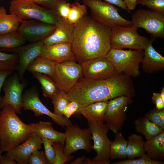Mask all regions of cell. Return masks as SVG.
<instances>
[{"label":"cell","instance_id":"1","mask_svg":"<svg viewBox=\"0 0 164 164\" xmlns=\"http://www.w3.org/2000/svg\"><path fill=\"white\" fill-rule=\"evenodd\" d=\"M67 94L70 101L77 103L79 109L92 103L121 96L132 98L135 91L131 77L120 73L103 80L81 77Z\"/></svg>","mask_w":164,"mask_h":164},{"label":"cell","instance_id":"2","mask_svg":"<svg viewBox=\"0 0 164 164\" xmlns=\"http://www.w3.org/2000/svg\"><path fill=\"white\" fill-rule=\"evenodd\" d=\"M111 29L86 15L74 25L72 49L75 60L80 64L105 56L111 48Z\"/></svg>","mask_w":164,"mask_h":164},{"label":"cell","instance_id":"3","mask_svg":"<svg viewBox=\"0 0 164 164\" xmlns=\"http://www.w3.org/2000/svg\"><path fill=\"white\" fill-rule=\"evenodd\" d=\"M33 132L31 124L23 122L10 105H5L0 114V143L7 152L25 142Z\"/></svg>","mask_w":164,"mask_h":164},{"label":"cell","instance_id":"4","mask_svg":"<svg viewBox=\"0 0 164 164\" xmlns=\"http://www.w3.org/2000/svg\"><path fill=\"white\" fill-rule=\"evenodd\" d=\"M9 11L23 20H36L54 25L60 17L56 10L39 6L33 0H12Z\"/></svg>","mask_w":164,"mask_h":164},{"label":"cell","instance_id":"5","mask_svg":"<svg viewBox=\"0 0 164 164\" xmlns=\"http://www.w3.org/2000/svg\"><path fill=\"white\" fill-rule=\"evenodd\" d=\"M143 56L142 50H123L111 48L105 56L118 73L136 77L140 74V64Z\"/></svg>","mask_w":164,"mask_h":164},{"label":"cell","instance_id":"6","mask_svg":"<svg viewBox=\"0 0 164 164\" xmlns=\"http://www.w3.org/2000/svg\"><path fill=\"white\" fill-rule=\"evenodd\" d=\"M82 2L90 9L91 17L101 25L111 29L118 26L130 27L133 25L132 21L119 14V9L114 5L102 0H82Z\"/></svg>","mask_w":164,"mask_h":164},{"label":"cell","instance_id":"7","mask_svg":"<svg viewBox=\"0 0 164 164\" xmlns=\"http://www.w3.org/2000/svg\"><path fill=\"white\" fill-rule=\"evenodd\" d=\"M87 125L93 140V150L96 152V155L91 160L85 158L84 164H109L110 150L112 141L108 136V127L104 122H88Z\"/></svg>","mask_w":164,"mask_h":164},{"label":"cell","instance_id":"8","mask_svg":"<svg viewBox=\"0 0 164 164\" xmlns=\"http://www.w3.org/2000/svg\"><path fill=\"white\" fill-rule=\"evenodd\" d=\"M137 29L133 25L130 27L118 26L111 28L110 38L111 48L143 50L149 40L146 37L139 35Z\"/></svg>","mask_w":164,"mask_h":164},{"label":"cell","instance_id":"9","mask_svg":"<svg viewBox=\"0 0 164 164\" xmlns=\"http://www.w3.org/2000/svg\"><path fill=\"white\" fill-rule=\"evenodd\" d=\"M131 21L137 29H144L153 38L164 39L163 15L151 10L139 9L133 13Z\"/></svg>","mask_w":164,"mask_h":164},{"label":"cell","instance_id":"10","mask_svg":"<svg viewBox=\"0 0 164 164\" xmlns=\"http://www.w3.org/2000/svg\"><path fill=\"white\" fill-rule=\"evenodd\" d=\"M64 154L69 156L79 150L90 153L92 150V136L88 128H82L77 124L67 126Z\"/></svg>","mask_w":164,"mask_h":164},{"label":"cell","instance_id":"11","mask_svg":"<svg viewBox=\"0 0 164 164\" xmlns=\"http://www.w3.org/2000/svg\"><path fill=\"white\" fill-rule=\"evenodd\" d=\"M82 76L81 65L72 60L56 63L52 79L60 91L67 94Z\"/></svg>","mask_w":164,"mask_h":164},{"label":"cell","instance_id":"12","mask_svg":"<svg viewBox=\"0 0 164 164\" xmlns=\"http://www.w3.org/2000/svg\"><path fill=\"white\" fill-rule=\"evenodd\" d=\"M132 98L121 96L110 100L104 118V122L115 133L120 130L127 119L128 106L132 102Z\"/></svg>","mask_w":164,"mask_h":164},{"label":"cell","instance_id":"13","mask_svg":"<svg viewBox=\"0 0 164 164\" xmlns=\"http://www.w3.org/2000/svg\"><path fill=\"white\" fill-rule=\"evenodd\" d=\"M22 106L25 110L32 111L35 116L46 115L50 117L54 122L62 126L67 127L72 124L69 118L57 116L43 104L39 98L38 90L35 87L28 89L22 94Z\"/></svg>","mask_w":164,"mask_h":164},{"label":"cell","instance_id":"14","mask_svg":"<svg viewBox=\"0 0 164 164\" xmlns=\"http://www.w3.org/2000/svg\"><path fill=\"white\" fill-rule=\"evenodd\" d=\"M27 83L26 80L24 79L21 82L17 73L8 77L2 87L4 94L0 103L1 109L5 105L9 104L14 108L17 114H20L22 108V93Z\"/></svg>","mask_w":164,"mask_h":164},{"label":"cell","instance_id":"15","mask_svg":"<svg viewBox=\"0 0 164 164\" xmlns=\"http://www.w3.org/2000/svg\"><path fill=\"white\" fill-rule=\"evenodd\" d=\"M80 65L82 76L87 78L96 80H105L118 74L105 56L88 60Z\"/></svg>","mask_w":164,"mask_h":164},{"label":"cell","instance_id":"16","mask_svg":"<svg viewBox=\"0 0 164 164\" xmlns=\"http://www.w3.org/2000/svg\"><path fill=\"white\" fill-rule=\"evenodd\" d=\"M44 45L43 40H41L14 48L0 49L18 55L19 62L16 70L21 82L23 80L24 73L29 65L36 58L40 56Z\"/></svg>","mask_w":164,"mask_h":164},{"label":"cell","instance_id":"17","mask_svg":"<svg viewBox=\"0 0 164 164\" xmlns=\"http://www.w3.org/2000/svg\"><path fill=\"white\" fill-rule=\"evenodd\" d=\"M55 25L34 19L23 20L17 31L30 43L44 39L54 31Z\"/></svg>","mask_w":164,"mask_h":164},{"label":"cell","instance_id":"18","mask_svg":"<svg viewBox=\"0 0 164 164\" xmlns=\"http://www.w3.org/2000/svg\"><path fill=\"white\" fill-rule=\"evenodd\" d=\"M42 138L35 132H32L24 142L6 152L5 154L18 164H27L29 156L34 151L42 148Z\"/></svg>","mask_w":164,"mask_h":164},{"label":"cell","instance_id":"19","mask_svg":"<svg viewBox=\"0 0 164 164\" xmlns=\"http://www.w3.org/2000/svg\"><path fill=\"white\" fill-rule=\"evenodd\" d=\"M54 32L43 40V44L50 46L60 43H72L74 25L60 17L55 25Z\"/></svg>","mask_w":164,"mask_h":164},{"label":"cell","instance_id":"20","mask_svg":"<svg viewBox=\"0 0 164 164\" xmlns=\"http://www.w3.org/2000/svg\"><path fill=\"white\" fill-rule=\"evenodd\" d=\"M155 39L152 37L149 40L143 50L142 67L143 71L149 74L162 71L164 69V57L156 51L152 45Z\"/></svg>","mask_w":164,"mask_h":164},{"label":"cell","instance_id":"21","mask_svg":"<svg viewBox=\"0 0 164 164\" xmlns=\"http://www.w3.org/2000/svg\"><path fill=\"white\" fill-rule=\"evenodd\" d=\"M40 56L47 58L56 63L75 60L71 43H60L50 46L44 45Z\"/></svg>","mask_w":164,"mask_h":164},{"label":"cell","instance_id":"22","mask_svg":"<svg viewBox=\"0 0 164 164\" xmlns=\"http://www.w3.org/2000/svg\"><path fill=\"white\" fill-rule=\"evenodd\" d=\"M108 103V100L95 102L79 109L76 113L82 114L88 123L104 122V116Z\"/></svg>","mask_w":164,"mask_h":164},{"label":"cell","instance_id":"23","mask_svg":"<svg viewBox=\"0 0 164 164\" xmlns=\"http://www.w3.org/2000/svg\"><path fill=\"white\" fill-rule=\"evenodd\" d=\"M33 132L36 133L41 138L49 140L53 142L64 144L66 134L55 130L50 121H40L37 123L31 124Z\"/></svg>","mask_w":164,"mask_h":164},{"label":"cell","instance_id":"24","mask_svg":"<svg viewBox=\"0 0 164 164\" xmlns=\"http://www.w3.org/2000/svg\"><path fill=\"white\" fill-rule=\"evenodd\" d=\"M144 147L146 154L151 159L157 161L164 159V131L159 135L146 139Z\"/></svg>","mask_w":164,"mask_h":164},{"label":"cell","instance_id":"25","mask_svg":"<svg viewBox=\"0 0 164 164\" xmlns=\"http://www.w3.org/2000/svg\"><path fill=\"white\" fill-rule=\"evenodd\" d=\"M23 20L14 14H7L5 8L0 6V35L17 31Z\"/></svg>","mask_w":164,"mask_h":164},{"label":"cell","instance_id":"26","mask_svg":"<svg viewBox=\"0 0 164 164\" xmlns=\"http://www.w3.org/2000/svg\"><path fill=\"white\" fill-rule=\"evenodd\" d=\"M56 64V63L47 58L39 56L31 62L27 70L31 73H43L52 79L54 74Z\"/></svg>","mask_w":164,"mask_h":164},{"label":"cell","instance_id":"27","mask_svg":"<svg viewBox=\"0 0 164 164\" xmlns=\"http://www.w3.org/2000/svg\"><path fill=\"white\" fill-rule=\"evenodd\" d=\"M134 123L136 132L143 135L146 139L154 137L164 131L145 116L136 119Z\"/></svg>","mask_w":164,"mask_h":164},{"label":"cell","instance_id":"28","mask_svg":"<svg viewBox=\"0 0 164 164\" xmlns=\"http://www.w3.org/2000/svg\"><path fill=\"white\" fill-rule=\"evenodd\" d=\"M128 139L126 149L127 159H134L145 154L144 147V142L141 135L133 134L128 137Z\"/></svg>","mask_w":164,"mask_h":164},{"label":"cell","instance_id":"29","mask_svg":"<svg viewBox=\"0 0 164 164\" xmlns=\"http://www.w3.org/2000/svg\"><path fill=\"white\" fill-rule=\"evenodd\" d=\"M41 86L43 95L52 99L60 91L57 85L48 75L39 73H31Z\"/></svg>","mask_w":164,"mask_h":164},{"label":"cell","instance_id":"30","mask_svg":"<svg viewBox=\"0 0 164 164\" xmlns=\"http://www.w3.org/2000/svg\"><path fill=\"white\" fill-rule=\"evenodd\" d=\"M128 142V140L125 139L121 132H118L116 133L114 140L112 142L110 146V159H126Z\"/></svg>","mask_w":164,"mask_h":164},{"label":"cell","instance_id":"31","mask_svg":"<svg viewBox=\"0 0 164 164\" xmlns=\"http://www.w3.org/2000/svg\"><path fill=\"white\" fill-rule=\"evenodd\" d=\"M27 40L17 31L0 35V49L13 48L25 45Z\"/></svg>","mask_w":164,"mask_h":164},{"label":"cell","instance_id":"32","mask_svg":"<svg viewBox=\"0 0 164 164\" xmlns=\"http://www.w3.org/2000/svg\"><path fill=\"white\" fill-rule=\"evenodd\" d=\"M19 62V57L17 54L0 52V71H15Z\"/></svg>","mask_w":164,"mask_h":164},{"label":"cell","instance_id":"33","mask_svg":"<svg viewBox=\"0 0 164 164\" xmlns=\"http://www.w3.org/2000/svg\"><path fill=\"white\" fill-rule=\"evenodd\" d=\"M87 13V6L84 4H80L79 2H75L71 4L67 20L70 23L74 25Z\"/></svg>","mask_w":164,"mask_h":164},{"label":"cell","instance_id":"34","mask_svg":"<svg viewBox=\"0 0 164 164\" xmlns=\"http://www.w3.org/2000/svg\"><path fill=\"white\" fill-rule=\"evenodd\" d=\"M52 100L54 106L53 113L60 117H64L63 110L70 102L67 94L60 91Z\"/></svg>","mask_w":164,"mask_h":164},{"label":"cell","instance_id":"35","mask_svg":"<svg viewBox=\"0 0 164 164\" xmlns=\"http://www.w3.org/2000/svg\"><path fill=\"white\" fill-rule=\"evenodd\" d=\"M145 117L164 130V109H152L145 114Z\"/></svg>","mask_w":164,"mask_h":164},{"label":"cell","instance_id":"36","mask_svg":"<svg viewBox=\"0 0 164 164\" xmlns=\"http://www.w3.org/2000/svg\"><path fill=\"white\" fill-rule=\"evenodd\" d=\"M53 145L55 150V162L54 164H63L70 161L73 158L72 155L67 156L63 153L64 144L59 142H53Z\"/></svg>","mask_w":164,"mask_h":164},{"label":"cell","instance_id":"37","mask_svg":"<svg viewBox=\"0 0 164 164\" xmlns=\"http://www.w3.org/2000/svg\"><path fill=\"white\" fill-rule=\"evenodd\" d=\"M138 159H128L112 162L113 164H163L162 161H157L150 158L146 154Z\"/></svg>","mask_w":164,"mask_h":164},{"label":"cell","instance_id":"38","mask_svg":"<svg viewBox=\"0 0 164 164\" xmlns=\"http://www.w3.org/2000/svg\"><path fill=\"white\" fill-rule=\"evenodd\" d=\"M136 4L145 5L153 11L164 15V0H138Z\"/></svg>","mask_w":164,"mask_h":164},{"label":"cell","instance_id":"39","mask_svg":"<svg viewBox=\"0 0 164 164\" xmlns=\"http://www.w3.org/2000/svg\"><path fill=\"white\" fill-rule=\"evenodd\" d=\"M29 164H50L45 156L43 150H37L34 151L27 159Z\"/></svg>","mask_w":164,"mask_h":164},{"label":"cell","instance_id":"40","mask_svg":"<svg viewBox=\"0 0 164 164\" xmlns=\"http://www.w3.org/2000/svg\"><path fill=\"white\" fill-rule=\"evenodd\" d=\"M44 148V153L46 158L50 164H54L55 150L53 142L45 138H42Z\"/></svg>","mask_w":164,"mask_h":164},{"label":"cell","instance_id":"41","mask_svg":"<svg viewBox=\"0 0 164 164\" xmlns=\"http://www.w3.org/2000/svg\"><path fill=\"white\" fill-rule=\"evenodd\" d=\"M71 4L67 1L59 4L55 9L60 16L67 19L71 8Z\"/></svg>","mask_w":164,"mask_h":164},{"label":"cell","instance_id":"42","mask_svg":"<svg viewBox=\"0 0 164 164\" xmlns=\"http://www.w3.org/2000/svg\"><path fill=\"white\" fill-rule=\"evenodd\" d=\"M39 5L50 9L55 10L56 6L66 0H33Z\"/></svg>","mask_w":164,"mask_h":164},{"label":"cell","instance_id":"43","mask_svg":"<svg viewBox=\"0 0 164 164\" xmlns=\"http://www.w3.org/2000/svg\"><path fill=\"white\" fill-rule=\"evenodd\" d=\"M79 109L78 104L74 101H70L64 109L63 114L66 118H69Z\"/></svg>","mask_w":164,"mask_h":164},{"label":"cell","instance_id":"44","mask_svg":"<svg viewBox=\"0 0 164 164\" xmlns=\"http://www.w3.org/2000/svg\"><path fill=\"white\" fill-rule=\"evenodd\" d=\"M152 99L153 103L155 105V109L158 110L164 109V100L161 97L160 93L154 92Z\"/></svg>","mask_w":164,"mask_h":164},{"label":"cell","instance_id":"45","mask_svg":"<svg viewBox=\"0 0 164 164\" xmlns=\"http://www.w3.org/2000/svg\"><path fill=\"white\" fill-rule=\"evenodd\" d=\"M14 72L13 70L0 71V103L2 99L1 93L2 87L7 78Z\"/></svg>","mask_w":164,"mask_h":164},{"label":"cell","instance_id":"46","mask_svg":"<svg viewBox=\"0 0 164 164\" xmlns=\"http://www.w3.org/2000/svg\"><path fill=\"white\" fill-rule=\"evenodd\" d=\"M104 2L117 6L129 12L130 11L127 8L123 0H103Z\"/></svg>","mask_w":164,"mask_h":164},{"label":"cell","instance_id":"47","mask_svg":"<svg viewBox=\"0 0 164 164\" xmlns=\"http://www.w3.org/2000/svg\"><path fill=\"white\" fill-rule=\"evenodd\" d=\"M17 162L6 154L1 155L0 157V164H17Z\"/></svg>","mask_w":164,"mask_h":164},{"label":"cell","instance_id":"48","mask_svg":"<svg viewBox=\"0 0 164 164\" xmlns=\"http://www.w3.org/2000/svg\"><path fill=\"white\" fill-rule=\"evenodd\" d=\"M138 0H123L125 4L130 11L134 10L137 5L136 2Z\"/></svg>","mask_w":164,"mask_h":164},{"label":"cell","instance_id":"49","mask_svg":"<svg viewBox=\"0 0 164 164\" xmlns=\"http://www.w3.org/2000/svg\"><path fill=\"white\" fill-rule=\"evenodd\" d=\"M85 159L84 156L82 157H78L76 159L73 161L71 162V164H84V162Z\"/></svg>","mask_w":164,"mask_h":164},{"label":"cell","instance_id":"50","mask_svg":"<svg viewBox=\"0 0 164 164\" xmlns=\"http://www.w3.org/2000/svg\"><path fill=\"white\" fill-rule=\"evenodd\" d=\"M161 96L162 97V99L164 100V87H163L162 88L161 90V93H160Z\"/></svg>","mask_w":164,"mask_h":164},{"label":"cell","instance_id":"51","mask_svg":"<svg viewBox=\"0 0 164 164\" xmlns=\"http://www.w3.org/2000/svg\"><path fill=\"white\" fill-rule=\"evenodd\" d=\"M3 152L2 151V148H1V145H0V157L1 156V155H2L1 154H2V153Z\"/></svg>","mask_w":164,"mask_h":164},{"label":"cell","instance_id":"52","mask_svg":"<svg viewBox=\"0 0 164 164\" xmlns=\"http://www.w3.org/2000/svg\"><path fill=\"white\" fill-rule=\"evenodd\" d=\"M70 0H66V1L67 2H68L69 1H70ZM73 0L75 1V2H79V1H80V0Z\"/></svg>","mask_w":164,"mask_h":164},{"label":"cell","instance_id":"53","mask_svg":"<svg viewBox=\"0 0 164 164\" xmlns=\"http://www.w3.org/2000/svg\"><path fill=\"white\" fill-rule=\"evenodd\" d=\"M1 110V108H0V114Z\"/></svg>","mask_w":164,"mask_h":164}]
</instances>
